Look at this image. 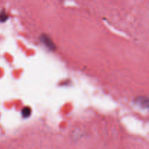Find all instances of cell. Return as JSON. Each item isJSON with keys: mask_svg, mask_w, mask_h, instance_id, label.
Listing matches in <instances>:
<instances>
[{"mask_svg": "<svg viewBox=\"0 0 149 149\" xmlns=\"http://www.w3.org/2000/svg\"><path fill=\"white\" fill-rule=\"evenodd\" d=\"M21 114L23 116V117L24 118H28L31 116V110L29 107H25L22 109L21 111Z\"/></svg>", "mask_w": 149, "mask_h": 149, "instance_id": "obj_3", "label": "cell"}, {"mask_svg": "<svg viewBox=\"0 0 149 149\" xmlns=\"http://www.w3.org/2000/svg\"><path fill=\"white\" fill-rule=\"evenodd\" d=\"M8 18V15L4 11L0 12V22H4Z\"/></svg>", "mask_w": 149, "mask_h": 149, "instance_id": "obj_4", "label": "cell"}, {"mask_svg": "<svg viewBox=\"0 0 149 149\" xmlns=\"http://www.w3.org/2000/svg\"><path fill=\"white\" fill-rule=\"evenodd\" d=\"M41 41L42 42V43L44 45H45V46L47 47L49 49H52L54 50L55 49V46L54 45V43L52 42V41L51 40L49 36H47V35H43V36L41 37Z\"/></svg>", "mask_w": 149, "mask_h": 149, "instance_id": "obj_1", "label": "cell"}, {"mask_svg": "<svg viewBox=\"0 0 149 149\" xmlns=\"http://www.w3.org/2000/svg\"><path fill=\"white\" fill-rule=\"evenodd\" d=\"M136 103H138V104L141 105V106H143V107L148 108V100L146 97H138V98H137L136 100Z\"/></svg>", "mask_w": 149, "mask_h": 149, "instance_id": "obj_2", "label": "cell"}]
</instances>
